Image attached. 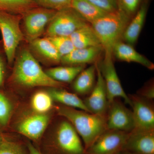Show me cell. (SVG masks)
<instances>
[{
	"mask_svg": "<svg viewBox=\"0 0 154 154\" xmlns=\"http://www.w3.org/2000/svg\"><path fill=\"white\" fill-rule=\"evenodd\" d=\"M112 53L119 60L127 62L136 63L149 69H154V64L151 61L137 52L132 45L122 41L115 45Z\"/></svg>",
	"mask_w": 154,
	"mask_h": 154,
	"instance_id": "16",
	"label": "cell"
},
{
	"mask_svg": "<svg viewBox=\"0 0 154 154\" xmlns=\"http://www.w3.org/2000/svg\"><path fill=\"white\" fill-rule=\"evenodd\" d=\"M38 7L59 11L71 7L72 0H31Z\"/></svg>",
	"mask_w": 154,
	"mask_h": 154,
	"instance_id": "30",
	"label": "cell"
},
{
	"mask_svg": "<svg viewBox=\"0 0 154 154\" xmlns=\"http://www.w3.org/2000/svg\"><path fill=\"white\" fill-rule=\"evenodd\" d=\"M0 88V131L4 132L8 126L13 112V104Z\"/></svg>",
	"mask_w": 154,
	"mask_h": 154,
	"instance_id": "26",
	"label": "cell"
},
{
	"mask_svg": "<svg viewBox=\"0 0 154 154\" xmlns=\"http://www.w3.org/2000/svg\"><path fill=\"white\" fill-rule=\"evenodd\" d=\"M112 56L105 54V57L101 63L97 62V66L105 81L109 104L114 99L120 98L124 100L125 103L131 106L130 99L123 90L116 70Z\"/></svg>",
	"mask_w": 154,
	"mask_h": 154,
	"instance_id": "8",
	"label": "cell"
},
{
	"mask_svg": "<svg viewBox=\"0 0 154 154\" xmlns=\"http://www.w3.org/2000/svg\"><path fill=\"white\" fill-rule=\"evenodd\" d=\"M71 7L90 24L108 14L88 0H72Z\"/></svg>",
	"mask_w": 154,
	"mask_h": 154,
	"instance_id": "22",
	"label": "cell"
},
{
	"mask_svg": "<svg viewBox=\"0 0 154 154\" xmlns=\"http://www.w3.org/2000/svg\"><path fill=\"white\" fill-rule=\"evenodd\" d=\"M0 154H30L25 143L11 140L0 143Z\"/></svg>",
	"mask_w": 154,
	"mask_h": 154,
	"instance_id": "27",
	"label": "cell"
},
{
	"mask_svg": "<svg viewBox=\"0 0 154 154\" xmlns=\"http://www.w3.org/2000/svg\"><path fill=\"white\" fill-rule=\"evenodd\" d=\"M14 139L11 136L3 131H0V143L5 141L13 140Z\"/></svg>",
	"mask_w": 154,
	"mask_h": 154,
	"instance_id": "35",
	"label": "cell"
},
{
	"mask_svg": "<svg viewBox=\"0 0 154 154\" xmlns=\"http://www.w3.org/2000/svg\"><path fill=\"white\" fill-rule=\"evenodd\" d=\"M29 43L31 50L44 60L51 63H60L61 57L47 37L38 38Z\"/></svg>",
	"mask_w": 154,
	"mask_h": 154,
	"instance_id": "18",
	"label": "cell"
},
{
	"mask_svg": "<svg viewBox=\"0 0 154 154\" xmlns=\"http://www.w3.org/2000/svg\"><path fill=\"white\" fill-rule=\"evenodd\" d=\"M61 122L53 136L40 143L42 154H87L82 141L67 120Z\"/></svg>",
	"mask_w": 154,
	"mask_h": 154,
	"instance_id": "4",
	"label": "cell"
},
{
	"mask_svg": "<svg viewBox=\"0 0 154 154\" xmlns=\"http://www.w3.org/2000/svg\"><path fill=\"white\" fill-rule=\"evenodd\" d=\"M139 96L149 100H152L154 98V88L153 85H151L143 89L139 93Z\"/></svg>",
	"mask_w": 154,
	"mask_h": 154,
	"instance_id": "33",
	"label": "cell"
},
{
	"mask_svg": "<svg viewBox=\"0 0 154 154\" xmlns=\"http://www.w3.org/2000/svg\"><path fill=\"white\" fill-rule=\"evenodd\" d=\"M85 65L55 67L45 71L52 79L60 83H70L85 69Z\"/></svg>",
	"mask_w": 154,
	"mask_h": 154,
	"instance_id": "23",
	"label": "cell"
},
{
	"mask_svg": "<svg viewBox=\"0 0 154 154\" xmlns=\"http://www.w3.org/2000/svg\"><path fill=\"white\" fill-rule=\"evenodd\" d=\"M129 133L107 129L86 150V153L118 154L124 149Z\"/></svg>",
	"mask_w": 154,
	"mask_h": 154,
	"instance_id": "9",
	"label": "cell"
},
{
	"mask_svg": "<svg viewBox=\"0 0 154 154\" xmlns=\"http://www.w3.org/2000/svg\"><path fill=\"white\" fill-rule=\"evenodd\" d=\"M143 0H117L118 10L131 19Z\"/></svg>",
	"mask_w": 154,
	"mask_h": 154,
	"instance_id": "29",
	"label": "cell"
},
{
	"mask_svg": "<svg viewBox=\"0 0 154 154\" xmlns=\"http://www.w3.org/2000/svg\"><path fill=\"white\" fill-rule=\"evenodd\" d=\"M53 101L48 92L38 91L32 96L30 105L35 113L46 114L52 108Z\"/></svg>",
	"mask_w": 154,
	"mask_h": 154,
	"instance_id": "25",
	"label": "cell"
},
{
	"mask_svg": "<svg viewBox=\"0 0 154 154\" xmlns=\"http://www.w3.org/2000/svg\"><path fill=\"white\" fill-rule=\"evenodd\" d=\"M97 80L90 95L84 101L90 113L106 116L109 107L107 92L105 81L97 66L96 62Z\"/></svg>",
	"mask_w": 154,
	"mask_h": 154,
	"instance_id": "13",
	"label": "cell"
},
{
	"mask_svg": "<svg viewBox=\"0 0 154 154\" xmlns=\"http://www.w3.org/2000/svg\"><path fill=\"white\" fill-rule=\"evenodd\" d=\"M103 51L101 45L75 48L67 55L62 57L60 63L65 66L85 65L86 64L95 63Z\"/></svg>",
	"mask_w": 154,
	"mask_h": 154,
	"instance_id": "15",
	"label": "cell"
},
{
	"mask_svg": "<svg viewBox=\"0 0 154 154\" xmlns=\"http://www.w3.org/2000/svg\"><path fill=\"white\" fill-rule=\"evenodd\" d=\"M22 16L0 11V30L7 62L11 65L14 62L17 48L25 39L20 28Z\"/></svg>",
	"mask_w": 154,
	"mask_h": 154,
	"instance_id": "5",
	"label": "cell"
},
{
	"mask_svg": "<svg viewBox=\"0 0 154 154\" xmlns=\"http://www.w3.org/2000/svg\"><path fill=\"white\" fill-rule=\"evenodd\" d=\"M57 11L37 7L27 11L22 16L23 34L26 41L31 42L44 34L46 26Z\"/></svg>",
	"mask_w": 154,
	"mask_h": 154,
	"instance_id": "7",
	"label": "cell"
},
{
	"mask_svg": "<svg viewBox=\"0 0 154 154\" xmlns=\"http://www.w3.org/2000/svg\"><path fill=\"white\" fill-rule=\"evenodd\" d=\"M129 97L134 119L135 128L134 130L154 131V107L149 99L139 95Z\"/></svg>",
	"mask_w": 154,
	"mask_h": 154,
	"instance_id": "11",
	"label": "cell"
},
{
	"mask_svg": "<svg viewBox=\"0 0 154 154\" xmlns=\"http://www.w3.org/2000/svg\"><path fill=\"white\" fill-rule=\"evenodd\" d=\"M26 144L30 154H42L37 147L30 141H27Z\"/></svg>",
	"mask_w": 154,
	"mask_h": 154,
	"instance_id": "34",
	"label": "cell"
},
{
	"mask_svg": "<svg viewBox=\"0 0 154 154\" xmlns=\"http://www.w3.org/2000/svg\"><path fill=\"white\" fill-rule=\"evenodd\" d=\"M75 48H85L101 45L91 24H87L75 31L70 36Z\"/></svg>",
	"mask_w": 154,
	"mask_h": 154,
	"instance_id": "20",
	"label": "cell"
},
{
	"mask_svg": "<svg viewBox=\"0 0 154 154\" xmlns=\"http://www.w3.org/2000/svg\"><path fill=\"white\" fill-rule=\"evenodd\" d=\"M55 46L61 57L67 55L75 48L69 36L47 37Z\"/></svg>",
	"mask_w": 154,
	"mask_h": 154,
	"instance_id": "28",
	"label": "cell"
},
{
	"mask_svg": "<svg viewBox=\"0 0 154 154\" xmlns=\"http://www.w3.org/2000/svg\"><path fill=\"white\" fill-rule=\"evenodd\" d=\"M11 79L14 82L26 88L64 87L63 83L54 81L47 74L27 48L22 49L17 56Z\"/></svg>",
	"mask_w": 154,
	"mask_h": 154,
	"instance_id": "1",
	"label": "cell"
},
{
	"mask_svg": "<svg viewBox=\"0 0 154 154\" xmlns=\"http://www.w3.org/2000/svg\"><path fill=\"white\" fill-rule=\"evenodd\" d=\"M131 19L119 10L108 13L91 23L105 54L113 55L115 45L123 38Z\"/></svg>",
	"mask_w": 154,
	"mask_h": 154,
	"instance_id": "3",
	"label": "cell"
},
{
	"mask_svg": "<svg viewBox=\"0 0 154 154\" xmlns=\"http://www.w3.org/2000/svg\"><path fill=\"white\" fill-rule=\"evenodd\" d=\"M118 154H134L131 153L129 152H127L126 151L123 150L122 151L120 152Z\"/></svg>",
	"mask_w": 154,
	"mask_h": 154,
	"instance_id": "36",
	"label": "cell"
},
{
	"mask_svg": "<svg viewBox=\"0 0 154 154\" xmlns=\"http://www.w3.org/2000/svg\"><path fill=\"white\" fill-rule=\"evenodd\" d=\"M123 150L134 154H154V131H132Z\"/></svg>",
	"mask_w": 154,
	"mask_h": 154,
	"instance_id": "14",
	"label": "cell"
},
{
	"mask_svg": "<svg viewBox=\"0 0 154 154\" xmlns=\"http://www.w3.org/2000/svg\"><path fill=\"white\" fill-rule=\"evenodd\" d=\"M107 129L130 133L134 129L132 110L116 99L109 104L107 116Z\"/></svg>",
	"mask_w": 154,
	"mask_h": 154,
	"instance_id": "10",
	"label": "cell"
},
{
	"mask_svg": "<svg viewBox=\"0 0 154 154\" xmlns=\"http://www.w3.org/2000/svg\"><path fill=\"white\" fill-rule=\"evenodd\" d=\"M38 7L31 0H0V11L23 16L30 9Z\"/></svg>",
	"mask_w": 154,
	"mask_h": 154,
	"instance_id": "24",
	"label": "cell"
},
{
	"mask_svg": "<svg viewBox=\"0 0 154 154\" xmlns=\"http://www.w3.org/2000/svg\"><path fill=\"white\" fill-rule=\"evenodd\" d=\"M107 13L118 11L117 0H88Z\"/></svg>",
	"mask_w": 154,
	"mask_h": 154,
	"instance_id": "31",
	"label": "cell"
},
{
	"mask_svg": "<svg viewBox=\"0 0 154 154\" xmlns=\"http://www.w3.org/2000/svg\"><path fill=\"white\" fill-rule=\"evenodd\" d=\"M5 60H7V58L5 54L4 47H3L2 41H0V88H2L4 87L5 81L6 74Z\"/></svg>",
	"mask_w": 154,
	"mask_h": 154,
	"instance_id": "32",
	"label": "cell"
},
{
	"mask_svg": "<svg viewBox=\"0 0 154 154\" xmlns=\"http://www.w3.org/2000/svg\"><path fill=\"white\" fill-rule=\"evenodd\" d=\"M49 120V116L47 113L40 114L34 112L19 122L17 125V130L37 145L42 138Z\"/></svg>",
	"mask_w": 154,
	"mask_h": 154,
	"instance_id": "12",
	"label": "cell"
},
{
	"mask_svg": "<svg viewBox=\"0 0 154 154\" xmlns=\"http://www.w3.org/2000/svg\"><path fill=\"white\" fill-rule=\"evenodd\" d=\"M96 62L94 65L84 69L74 80L72 88L79 95L90 94L96 84Z\"/></svg>",
	"mask_w": 154,
	"mask_h": 154,
	"instance_id": "19",
	"label": "cell"
},
{
	"mask_svg": "<svg viewBox=\"0 0 154 154\" xmlns=\"http://www.w3.org/2000/svg\"><path fill=\"white\" fill-rule=\"evenodd\" d=\"M88 22L72 7L57 11L48 23L45 37L69 36L75 31Z\"/></svg>",
	"mask_w": 154,
	"mask_h": 154,
	"instance_id": "6",
	"label": "cell"
},
{
	"mask_svg": "<svg viewBox=\"0 0 154 154\" xmlns=\"http://www.w3.org/2000/svg\"><path fill=\"white\" fill-rule=\"evenodd\" d=\"M148 8V0H143L139 9L133 17L123 34V38L128 44L133 45L137 41L142 29Z\"/></svg>",
	"mask_w": 154,
	"mask_h": 154,
	"instance_id": "17",
	"label": "cell"
},
{
	"mask_svg": "<svg viewBox=\"0 0 154 154\" xmlns=\"http://www.w3.org/2000/svg\"><path fill=\"white\" fill-rule=\"evenodd\" d=\"M48 92L54 101L63 106L89 112L84 101L76 94L70 93L60 88H51Z\"/></svg>",
	"mask_w": 154,
	"mask_h": 154,
	"instance_id": "21",
	"label": "cell"
},
{
	"mask_svg": "<svg viewBox=\"0 0 154 154\" xmlns=\"http://www.w3.org/2000/svg\"><path fill=\"white\" fill-rule=\"evenodd\" d=\"M57 111L74 127L82 141L86 151L107 129L106 116L62 105L57 107Z\"/></svg>",
	"mask_w": 154,
	"mask_h": 154,
	"instance_id": "2",
	"label": "cell"
}]
</instances>
